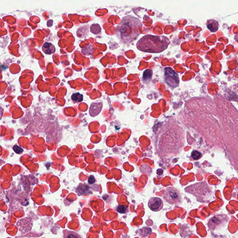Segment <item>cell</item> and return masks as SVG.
Here are the masks:
<instances>
[{"instance_id": "obj_1", "label": "cell", "mask_w": 238, "mask_h": 238, "mask_svg": "<svg viewBox=\"0 0 238 238\" xmlns=\"http://www.w3.org/2000/svg\"><path fill=\"white\" fill-rule=\"evenodd\" d=\"M141 26L142 23L138 18L130 15L124 17L117 26V37L124 43L133 42L140 34L139 29Z\"/></svg>"}, {"instance_id": "obj_2", "label": "cell", "mask_w": 238, "mask_h": 238, "mask_svg": "<svg viewBox=\"0 0 238 238\" xmlns=\"http://www.w3.org/2000/svg\"><path fill=\"white\" fill-rule=\"evenodd\" d=\"M169 40L165 36L147 35L141 38L137 43L138 49L149 53H160L166 49Z\"/></svg>"}, {"instance_id": "obj_3", "label": "cell", "mask_w": 238, "mask_h": 238, "mask_svg": "<svg viewBox=\"0 0 238 238\" xmlns=\"http://www.w3.org/2000/svg\"><path fill=\"white\" fill-rule=\"evenodd\" d=\"M163 198L170 204H177L181 201V195L178 190L173 187L167 188L164 193Z\"/></svg>"}, {"instance_id": "obj_4", "label": "cell", "mask_w": 238, "mask_h": 238, "mask_svg": "<svg viewBox=\"0 0 238 238\" xmlns=\"http://www.w3.org/2000/svg\"><path fill=\"white\" fill-rule=\"evenodd\" d=\"M166 83L172 87H176L179 84V77L177 73L171 68H167L165 69L164 74Z\"/></svg>"}, {"instance_id": "obj_5", "label": "cell", "mask_w": 238, "mask_h": 238, "mask_svg": "<svg viewBox=\"0 0 238 238\" xmlns=\"http://www.w3.org/2000/svg\"><path fill=\"white\" fill-rule=\"evenodd\" d=\"M148 206L151 210L158 212L162 209L163 206L162 200L158 197H152L148 202Z\"/></svg>"}, {"instance_id": "obj_6", "label": "cell", "mask_w": 238, "mask_h": 238, "mask_svg": "<svg viewBox=\"0 0 238 238\" xmlns=\"http://www.w3.org/2000/svg\"><path fill=\"white\" fill-rule=\"evenodd\" d=\"M102 104L101 103H93L91 104L89 113L92 117L97 116L100 113L102 109Z\"/></svg>"}, {"instance_id": "obj_7", "label": "cell", "mask_w": 238, "mask_h": 238, "mask_svg": "<svg viewBox=\"0 0 238 238\" xmlns=\"http://www.w3.org/2000/svg\"><path fill=\"white\" fill-rule=\"evenodd\" d=\"M42 50L47 55L53 54L56 52V48L54 45L49 42L45 43L42 47Z\"/></svg>"}, {"instance_id": "obj_8", "label": "cell", "mask_w": 238, "mask_h": 238, "mask_svg": "<svg viewBox=\"0 0 238 238\" xmlns=\"http://www.w3.org/2000/svg\"><path fill=\"white\" fill-rule=\"evenodd\" d=\"M206 26L208 29L212 32H216L219 29L218 22L215 20H208L206 23Z\"/></svg>"}, {"instance_id": "obj_9", "label": "cell", "mask_w": 238, "mask_h": 238, "mask_svg": "<svg viewBox=\"0 0 238 238\" xmlns=\"http://www.w3.org/2000/svg\"><path fill=\"white\" fill-rule=\"evenodd\" d=\"M63 233V238H83L81 235L76 232L64 230Z\"/></svg>"}, {"instance_id": "obj_10", "label": "cell", "mask_w": 238, "mask_h": 238, "mask_svg": "<svg viewBox=\"0 0 238 238\" xmlns=\"http://www.w3.org/2000/svg\"><path fill=\"white\" fill-rule=\"evenodd\" d=\"M71 98L74 102H80L83 101V94H80L79 93H74L72 95Z\"/></svg>"}, {"instance_id": "obj_11", "label": "cell", "mask_w": 238, "mask_h": 238, "mask_svg": "<svg viewBox=\"0 0 238 238\" xmlns=\"http://www.w3.org/2000/svg\"><path fill=\"white\" fill-rule=\"evenodd\" d=\"M152 76V71L150 70H147L145 71L143 73V79L145 80H148L151 79Z\"/></svg>"}, {"instance_id": "obj_12", "label": "cell", "mask_w": 238, "mask_h": 238, "mask_svg": "<svg viewBox=\"0 0 238 238\" xmlns=\"http://www.w3.org/2000/svg\"><path fill=\"white\" fill-rule=\"evenodd\" d=\"M127 206L124 205L119 206L117 207V211L119 213H124L127 210Z\"/></svg>"}, {"instance_id": "obj_13", "label": "cell", "mask_w": 238, "mask_h": 238, "mask_svg": "<svg viewBox=\"0 0 238 238\" xmlns=\"http://www.w3.org/2000/svg\"><path fill=\"white\" fill-rule=\"evenodd\" d=\"M201 153L196 151H194L192 153V156L194 160H197L201 157Z\"/></svg>"}, {"instance_id": "obj_14", "label": "cell", "mask_w": 238, "mask_h": 238, "mask_svg": "<svg viewBox=\"0 0 238 238\" xmlns=\"http://www.w3.org/2000/svg\"><path fill=\"white\" fill-rule=\"evenodd\" d=\"M13 150L16 154H22L23 151V149L17 145H15L13 147Z\"/></svg>"}, {"instance_id": "obj_15", "label": "cell", "mask_w": 238, "mask_h": 238, "mask_svg": "<svg viewBox=\"0 0 238 238\" xmlns=\"http://www.w3.org/2000/svg\"><path fill=\"white\" fill-rule=\"evenodd\" d=\"M95 181V178L93 177V176H91L89 177L88 181V183H89V184H93V183H94Z\"/></svg>"}, {"instance_id": "obj_16", "label": "cell", "mask_w": 238, "mask_h": 238, "mask_svg": "<svg viewBox=\"0 0 238 238\" xmlns=\"http://www.w3.org/2000/svg\"><path fill=\"white\" fill-rule=\"evenodd\" d=\"M3 109L0 107V119H1L2 117V114H3Z\"/></svg>"}]
</instances>
